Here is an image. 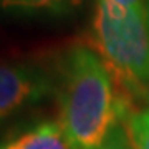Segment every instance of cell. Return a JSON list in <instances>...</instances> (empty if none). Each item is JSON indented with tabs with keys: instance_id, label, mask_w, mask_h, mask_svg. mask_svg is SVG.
<instances>
[{
	"instance_id": "cell-10",
	"label": "cell",
	"mask_w": 149,
	"mask_h": 149,
	"mask_svg": "<svg viewBox=\"0 0 149 149\" xmlns=\"http://www.w3.org/2000/svg\"><path fill=\"white\" fill-rule=\"evenodd\" d=\"M148 5H149V0H148Z\"/></svg>"
},
{
	"instance_id": "cell-2",
	"label": "cell",
	"mask_w": 149,
	"mask_h": 149,
	"mask_svg": "<svg viewBox=\"0 0 149 149\" xmlns=\"http://www.w3.org/2000/svg\"><path fill=\"white\" fill-rule=\"evenodd\" d=\"M91 35L114 71L149 88V5L118 10L95 0Z\"/></svg>"
},
{
	"instance_id": "cell-5",
	"label": "cell",
	"mask_w": 149,
	"mask_h": 149,
	"mask_svg": "<svg viewBox=\"0 0 149 149\" xmlns=\"http://www.w3.org/2000/svg\"><path fill=\"white\" fill-rule=\"evenodd\" d=\"M131 86V103L123 113V123L128 129L129 139L134 149H149V90L144 93V103L136 101L138 83L129 81Z\"/></svg>"
},
{
	"instance_id": "cell-7",
	"label": "cell",
	"mask_w": 149,
	"mask_h": 149,
	"mask_svg": "<svg viewBox=\"0 0 149 149\" xmlns=\"http://www.w3.org/2000/svg\"><path fill=\"white\" fill-rule=\"evenodd\" d=\"M98 149H134L123 119H118L114 123V126L111 128L109 134L106 136L104 143Z\"/></svg>"
},
{
	"instance_id": "cell-1",
	"label": "cell",
	"mask_w": 149,
	"mask_h": 149,
	"mask_svg": "<svg viewBox=\"0 0 149 149\" xmlns=\"http://www.w3.org/2000/svg\"><path fill=\"white\" fill-rule=\"evenodd\" d=\"M55 93L58 123L71 149H98L121 118L116 71L86 45H74L60 56Z\"/></svg>"
},
{
	"instance_id": "cell-6",
	"label": "cell",
	"mask_w": 149,
	"mask_h": 149,
	"mask_svg": "<svg viewBox=\"0 0 149 149\" xmlns=\"http://www.w3.org/2000/svg\"><path fill=\"white\" fill-rule=\"evenodd\" d=\"M81 0H2V7L18 12L65 13L73 10Z\"/></svg>"
},
{
	"instance_id": "cell-4",
	"label": "cell",
	"mask_w": 149,
	"mask_h": 149,
	"mask_svg": "<svg viewBox=\"0 0 149 149\" xmlns=\"http://www.w3.org/2000/svg\"><path fill=\"white\" fill-rule=\"evenodd\" d=\"M10 149H71L58 121L38 123L10 141Z\"/></svg>"
},
{
	"instance_id": "cell-9",
	"label": "cell",
	"mask_w": 149,
	"mask_h": 149,
	"mask_svg": "<svg viewBox=\"0 0 149 149\" xmlns=\"http://www.w3.org/2000/svg\"><path fill=\"white\" fill-rule=\"evenodd\" d=\"M0 149H10V141H5V143H0Z\"/></svg>"
},
{
	"instance_id": "cell-8",
	"label": "cell",
	"mask_w": 149,
	"mask_h": 149,
	"mask_svg": "<svg viewBox=\"0 0 149 149\" xmlns=\"http://www.w3.org/2000/svg\"><path fill=\"white\" fill-rule=\"evenodd\" d=\"M108 7L118 8V10H134L148 5V0H103Z\"/></svg>"
},
{
	"instance_id": "cell-3",
	"label": "cell",
	"mask_w": 149,
	"mask_h": 149,
	"mask_svg": "<svg viewBox=\"0 0 149 149\" xmlns=\"http://www.w3.org/2000/svg\"><path fill=\"white\" fill-rule=\"evenodd\" d=\"M53 91L55 80L38 65H0V126L47 100Z\"/></svg>"
}]
</instances>
